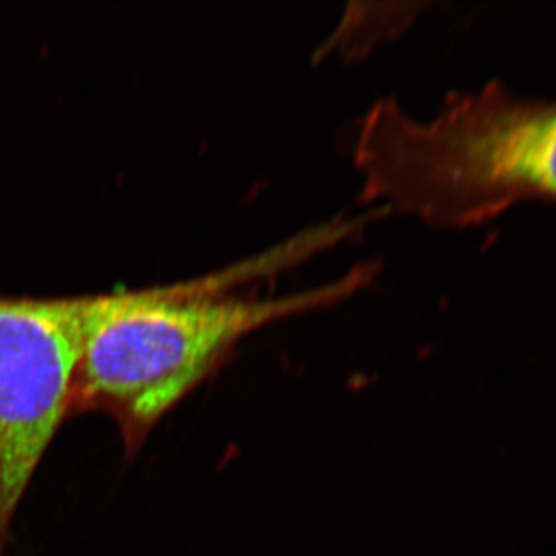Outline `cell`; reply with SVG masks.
I'll use <instances>...</instances> for the list:
<instances>
[{
  "mask_svg": "<svg viewBox=\"0 0 556 556\" xmlns=\"http://www.w3.org/2000/svg\"><path fill=\"white\" fill-rule=\"evenodd\" d=\"M353 164L365 204L431 228L485 225L526 201L556 204V100L490 80L417 118L383 98L358 123Z\"/></svg>",
  "mask_w": 556,
  "mask_h": 556,
  "instance_id": "2",
  "label": "cell"
},
{
  "mask_svg": "<svg viewBox=\"0 0 556 556\" xmlns=\"http://www.w3.org/2000/svg\"><path fill=\"white\" fill-rule=\"evenodd\" d=\"M324 226L195 280L131 292L90 339L73 383L70 419L100 413L118 428L126 456L137 455L167 413L208 378L241 340L287 318L329 308L364 291L378 262L291 294H239L249 281L291 268L331 247Z\"/></svg>",
  "mask_w": 556,
  "mask_h": 556,
  "instance_id": "1",
  "label": "cell"
},
{
  "mask_svg": "<svg viewBox=\"0 0 556 556\" xmlns=\"http://www.w3.org/2000/svg\"><path fill=\"white\" fill-rule=\"evenodd\" d=\"M130 295H0V556L47 450L70 419L80 357Z\"/></svg>",
  "mask_w": 556,
  "mask_h": 556,
  "instance_id": "3",
  "label": "cell"
}]
</instances>
